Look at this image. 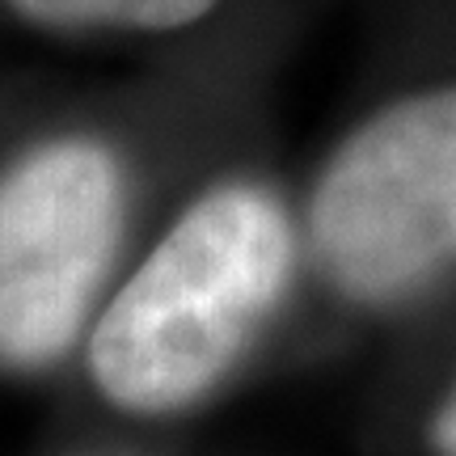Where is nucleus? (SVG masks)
I'll list each match as a JSON object with an SVG mask.
<instances>
[{
  "label": "nucleus",
  "mask_w": 456,
  "mask_h": 456,
  "mask_svg": "<svg viewBox=\"0 0 456 456\" xmlns=\"http://www.w3.org/2000/svg\"><path fill=\"white\" fill-rule=\"evenodd\" d=\"M123 169L98 140H55L0 178V363L64 355L123 232Z\"/></svg>",
  "instance_id": "7ed1b4c3"
},
{
  "label": "nucleus",
  "mask_w": 456,
  "mask_h": 456,
  "mask_svg": "<svg viewBox=\"0 0 456 456\" xmlns=\"http://www.w3.org/2000/svg\"><path fill=\"white\" fill-rule=\"evenodd\" d=\"M292 275V224L262 186L195 199L118 288L89 338V372L131 414L191 406L237 363Z\"/></svg>",
  "instance_id": "f257e3e1"
},
{
  "label": "nucleus",
  "mask_w": 456,
  "mask_h": 456,
  "mask_svg": "<svg viewBox=\"0 0 456 456\" xmlns=\"http://www.w3.org/2000/svg\"><path fill=\"white\" fill-rule=\"evenodd\" d=\"M21 17L51 30H186L220 0H9Z\"/></svg>",
  "instance_id": "20e7f679"
},
{
  "label": "nucleus",
  "mask_w": 456,
  "mask_h": 456,
  "mask_svg": "<svg viewBox=\"0 0 456 456\" xmlns=\"http://www.w3.org/2000/svg\"><path fill=\"white\" fill-rule=\"evenodd\" d=\"M436 444H440L448 456H456V397H448V406H444L440 419H436Z\"/></svg>",
  "instance_id": "39448f33"
},
{
  "label": "nucleus",
  "mask_w": 456,
  "mask_h": 456,
  "mask_svg": "<svg viewBox=\"0 0 456 456\" xmlns=\"http://www.w3.org/2000/svg\"><path fill=\"white\" fill-rule=\"evenodd\" d=\"M309 232L330 283L368 305L456 262V81L393 98L330 152Z\"/></svg>",
  "instance_id": "f03ea898"
}]
</instances>
